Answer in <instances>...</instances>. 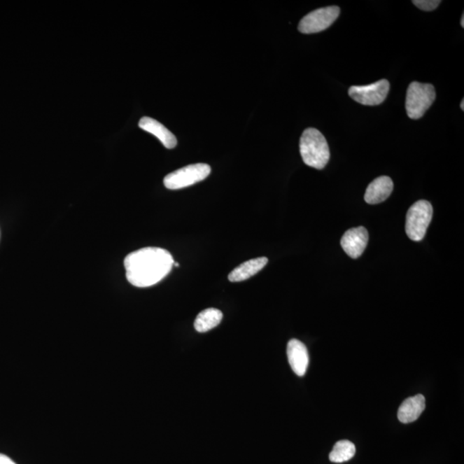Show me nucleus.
<instances>
[{
  "instance_id": "1",
  "label": "nucleus",
  "mask_w": 464,
  "mask_h": 464,
  "mask_svg": "<svg viewBox=\"0 0 464 464\" xmlns=\"http://www.w3.org/2000/svg\"><path fill=\"white\" fill-rule=\"evenodd\" d=\"M174 262L171 253L164 248H141L124 260L127 280L136 288H150L171 273Z\"/></svg>"
},
{
  "instance_id": "2",
  "label": "nucleus",
  "mask_w": 464,
  "mask_h": 464,
  "mask_svg": "<svg viewBox=\"0 0 464 464\" xmlns=\"http://www.w3.org/2000/svg\"><path fill=\"white\" fill-rule=\"evenodd\" d=\"M300 148L302 160L309 167L323 169L329 163V145L323 134L316 128L309 127L304 131Z\"/></svg>"
},
{
  "instance_id": "3",
  "label": "nucleus",
  "mask_w": 464,
  "mask_h": 464,
  "mask_svg": "<svg viewBox=\"0 0 464 464\" xmlns=\"http://www.w3.org/2000/svg\"><path fill=\"white\" fill-rule=\"evenodd\" d=\"M435 98L436 93L433 85L419 82L411 83L406 97L407 116L413 120L421 118L435 103Z\"/></svg>"
},
{
  "instance_id": "4",
  "label": "nucleus",
  "mask_w": 464,
  "mask_h": 464,
  "mask_svg": "<svg viewBox=\"0 0 464 464\" xmlns=\"http://www.w3.org/2000/svg\"><path fill=\"white\" fill-rule=\"evenodd\" d=\"M433 206L429 202L419 201L407 211L405 230L407 237L414 242L424 239L433 218Z\"/></svg>"
},
{
  "instance_id": "5",
  "label": "nucleus",
  "mask_w": 464,
  "mask_h": 464,
  "mask_svg": "<svg viewBox=\"0 0 464 464\" xmlns=\"http://www.w3.org/2000/svg\"><path fill=\"white\" fill-rule=\"evenodd\" d=\"M211 167L206 164H195L181 168L164 177V186L176 190L202 182L210 175Z\"/></svg>"
},
{
  "instance_id": "6",
  "label": "nucleus",
  "mask_w": 464,
  "mask_h": 464,
  "mask_svg": "<svg viewBox=\"0 0 464 464\" xmlns=\"http://www.w3.org/2000/svg\"><path fill=\"white\" fill-rule=\"evenodd\" d=\"M341 10L338 6H328L315 10L302 18L299 30L303 34H315L330 28L337 20Z\"/></svg>"
},
{
  "instance_id": "7",
  "label": "nucleus",
  "mask_w": 464,
  "mask_h": 464,
  "mask_svg": "<svg viewBox=\"0 0 464 464\" xmlns=\"http://www.w3.org/2000/svg\"><path fill=\"white\" fill-rule=\"evenodd\" d=\"M390 92V83L386 79L374 84L362 86H351L349 94L357 103L367 106H377L384 103Z\"/></svg>"
},
{
  "instance_id": "8",
  "label": "nucleus",
  "mask_w": 464,
  "mask_h": 464,
  "mask_svg": "<svg viewBox=\"0 0 464 464\" xmlns=\"http://www.w3.org/2000/svg\"><path fill=\"white\" fill-rule=\"evenodd\" d=\"M369 235L367 230L360 226V227L349 230L341 240L343 250L351 258L357 259L363 254L367 246Z\"/></svg>"
},
{
  "instance_id": "9",
  "label": "nucleus",
  "mask_w": 464,
  "mask_h": 464,
  "mask_svg": "<svg viewBox=\"0 0 464 464\" xmlns=\"http://www.w3.org/2000/svg\"><path fill=\"white\" fill-rule=\"evenodd\" d=\"M288 361L293 371L299 377H303L309 365V353L307 346L299 339H293L288 342Z\"/></svg>"
},
{
  "instance_id": "10",
  "label": "nucleus",
  "mask_w": 464,
  "mask_h": 464,
  "mask_svg": "<svg viewBox=\"0 0 464 464\" xmlns=\"http://www.w3.org/2000/svg\"><path fill=\"white\" fill-rule=\"evenodd\" d=\"M394 183L388 176L377 177L367 188L365 201L372 205L386 201L393 191Z\"/></svg>"
},
{
  "instance_id": "11",
  "label": "nucleus",
  "mask_w": 464,
  "mask_h": 464,
  "mask_svg": "<svg viewBox=\"0 0 464 464\" xmlns=\"http://www.w3.org/2000/svg\"><path fill=\"white\" fill-rule=\"evenodd\" d=\"M139 127L160 139L162 144L167 149L175 148L177 145L175 135L157 120L150 117H143L139 120Z\"/></svg>"
},
{
  "instance_id": "12",
  "label": "nucleus",
  "mask_w": 464,
  "mask_h": 464,
  "mask_svg": "<svg viewBox=\"0 0 464 464\" xmlns=\"http://www.w3.org/2000/svg\"><path fill=\"white\" fill-rule=\"evenodd\" d=\"M426 409V399L423 395H416L409 398L399 407L398 417L402 423L407 424L416 421Z\"/></svg>"
},
{
  "instance_id": "13",
  "label": "nucleus",
  "mask_w": 464,
  "mask_h": 464,
  "mask_svg": "<svg viewBox=\"0 0 464 464\" xmlns=\"http://www.w3.org/2000/svg\"><path fill=\"white\" fill-rule=\"evenodd\" d=\"M269 262L267 258L251 259L245 262L230 273L228 279L231 282H241L248 280L259 273Z\"/></svg>"
},
{
  "instance_id": "14",
  "label": "nucleus",
  "mask_w": 464,
  "mask_h": 464,
  "mask_svg": "<svg viewBox=\"0 0 464 464\" xmlns=\"http://www.w3.org/2000/svg\"><path fill=\"white\" fill-rule=\"evenodd\" d=\"M223 318L220 309L209 308L199 313L195 321V329L199 333H205L217 327Z\"/></svg>"
},
{
  "instance_id": "15",
  "label": "nucleus",
  "mask_w": 464,
  "mask_h": 464,
  "mask_svg": "<svg viewBox=\"0 0 464 464\" xmlns=\"http://www.w3.org/2000/svg\"><path fill=\"white\" fill-rule=\"evenodd\" d=\"M356 454V445L349 440H339L330 454L331 462L342 463L352 459Z\"/></svg>"
},
{
  "instance_id": "16",
  "label": "nucleus",
  "mask_w": 464,
  "mask_h": 464,
  "mask_svg": "<svg viewBox=\"0 0 464 464\" xmlns=\"http://www.w3.org/2000/svg\"><path fill=\"white\" fill-rule=\"evenodd\" d=\"M440 0H414L413 3L419 9L425 11H431L435 10L440 6Z\"/></svg>"
},
{
  "instance_id": "17",
  "label": "nucleus",
  "mask_w": 464,
  "mask_h": 464,
  "mask_svg": "<svg viewBox=\"0 0 464 464\" xmlns=\"http://www.w3.org/2000/svg\"><path fill=\"white\" fill-rule=\"evenodd\" d=\"M0 464H16L8 456L0 454Z\"/></svg>"
},
{
  "instance_id": "18",
  "label": "nucleus",
  "mask_w": 464,
  "mask_h": 464,
  "mask_svg": "<svg viewBox=\"0 0 464 464\" xmlns=\"http://www.w3.org/2000/svg\"><path fill=\"white\" fill-rule=\"evenodd\" d=\"M461 26H462V28H464V15L463 14L462 20H461Z\"/></svg>"
},
{
  "instance_id": "19",
  "label": "nucleus",
  "mask_w": 464,
  "mask_h": 464,
  "mask_svg": "<svg viewBox=\"0 0 464 464\" xmlns=\"http://www.w3.org/2000/svg\"><path fill=\"white\" fill-rule=\"evenodd\" d=\"M460 106H461L462 111H464V99H463L461 105H460Z\"/></svg>"
},
{
  "instance_id": "20",
  "label": "nucleus",
  "mask_w": 464,
  "mask_h": 464,
  "mask_svg": "<svg viewBox=\"0 0 464 464\" xmlns=\"http://www.w3.org/2000/svg\"><path fill=\"white\" fill-rule=\"evenodd\" d=\"M174 265L176 267H179V263L178 262H174Z\"/></svg>"
}]
</instances>
